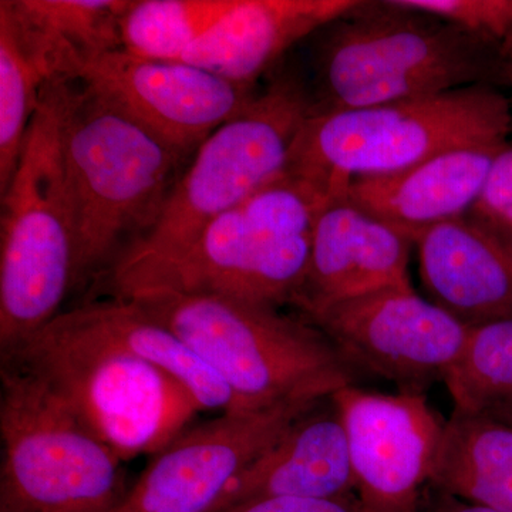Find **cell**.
<instances>
[{
    "mask_svg": "<svg viewBox=\"0 0 512 512\" xmlns=\"http://www.w3.org/2000/svg\"><path fill=\"white\" fill-rule=\"evenodd\" d=\"M218 512H367L356 494L342 498H259Z\"/></svg>",
    "mask_w": 512,
    "mask_h": 512,
    "instance_id": "obj_27",
    "label": "cell"
},
{
    "mask_svg": "<svg viewBox=\"0 0 512 512\" xmlns=\"http://www.w3.org/2000/svg\"><path fill=\"white\" fill-rule=\"evenodd\" d=\"M471 217L512 242V143L495 158Z\"/></svg>",
    "mask_w": 512,
    "mask_h": 512,
    "instance_id": "obj_26",
    "label": "cell"
},
{
    "mask_svg": "<svg viewBox=\"0 0 512 512\" xmlns=\"http://www.w3.org/2000/svg\"><path fill=\"white\" fill-rule=\"evenodd\" d=\"M483 412L491 414V416L497 417V419L503 420L512 426V400L511 402L494 404Z\"/></svg>",
    "mask_w": 512,
    "mask_h": 512,
    "instance_id": "obj_29",
    "label": "cell"
},
{
    "mask_svg": "<svg viewBox=\"0 0 512 512\" xmlns=\"http://www.w3.org/2000/svg\"><path fill=\"white\" fill-rule=\"evenodd\" d=\"M359 0H235L183 62L247 86L286 52L359 5Z\"/></svg>",
    "mask_w": 512,
    "mask_h": 512,
    "instance_id": "obj_17",
    "label": "cell"
},
{
    "mask_svg": "<svg viewBox=\"0 0 512 512\" xmlns=\"http://www.w3.org/2000/svg\"><path fill=\"white\" fill-rule=\"evenodd\" d=\"M348 439L356 495L367 512H419L446 420L424 392L332 394Z\"/></svg>",
    "mask_w": 512,
    "mask_h": 512,
    "instance_id": "obj_12",
    "label": "cell"
},
{
    "mask_svg": "<svg viewBox=\"0 0 512 512\" xmlns=\"http://www.w3.org/2000/svg\"><path fill=\"white\" fill-rule=\"evenodd\" d=\"M454 409L483 412L512 400V319L468 330L466 346L448 373Z\"/></svg>",
    "mask_w": 512,
    "mask_h": 512,
    "instance_id": "obj_24",
    "label": "cell"
},
{
    "mask_svg": "<svg viewBox=\"0 0 512 512\" xmlns=\"http://www.w3.org/2000/svg\"><path fill=\"white\" fill-rule=\"evenodd\" d=\"M63 160L76 245L74 291L99 284L150 232L191 160L80 82L67 89Z\"/></svg>",
    "mask_w": 512,
    "mask_h": 512,
    "instance_id": "obj_2",
    "label": "cell"
},
{
    "mask_svg": "<svg viewBox=\"0 0 512 512\" xmlns=\"http://www.w3.org/2000/svg\"><path fill=\"white\" fill-rule=\"evenodd\" d=\"M320 400L220 413L188 427L154 456L109 512H214L232 483Z\"/></svg>",
    "mask_w": 512,
    "mask_h": 512,
    "instance_id": "obj_11",
    "label": "cell"
},
{
    "mask_svg": "<svg viewBox=\"0 0 512 512\" xmlns=\"http://www.w3.org/2000/svg\"><path fill=\"white\" fill-rule=\"evenodd\" d=\"M70 83L45 84L18 168L2 194L0 356L45 329L73 291L76 245L63 160Z\"/></svg>",
    "mask_w": 512,
    "mask_h": 512,
    "instance_id": "obj_5",
    "label": "cell"
},
{
    "mask_svg": "<svg viewBox=\"0 0 512 512\" xmlns=\"http://www.w3.org/2000/svg\"><path fill=\"white\" fill-rule=\"evenodd\" d=\"M312 114L308 79L295 67L276 70L247 111L205 140L156 225L101 278L110 296L124 298L173 264L211 222L284 173L296 136Z\"/></svg>",
    "mask_w": 512,
    "mask_h": 512,
    "instance_id": "obj_3",
    "label": "cell"
},
{
    "mask_svg": "<svg viewBox=\"0 0 512 512\" xmlns=\"http://www.w3.org/2000/svg\"><path fill=\"white\" fill-rule=\"evenodd\" d=\"M130 0H2L23 49L46 83L79 82L101 57L123 50Z\"/></svg>",
    "mask_w": 512,
    "mask_h": 512,
    "instance_id": "obj_19",
    "label": "cell"
},
{
    "mask_svg": "<svg viewBox=\"0 0 512 512\" xmlns=\"http://www.w3.org/2000/svg\"><path fill=\"white\" fill-rule=\"evenodd\" d=\"M0 512H109L123 463L42 376L0 360Z\"/></svg>",
    "mask_w": 512,
    "mask_h": 512,
    "instance_id": "obj_8",
    "label": "cell"
},
{
    "mask_svg": "<svg viewBox=\"0 0 512 512\" xmlns=\"http://www.w3.org/2000/svg\"><path fill=\"white\" fill-rule=\"evenodd\" d=\"M505 146L458 148L396 173L353 178L343 197L416 245L427 229L470 214Z\"/></svg>",
    "mask_w": 512,
    "mask_h": 512,
    "instance_id": "obj_16",
    "label": "cell"
},
{
    "mask_svg": "<svg viewBox=\"0 0 512 512\" xmlns=\"http://www.w3.org/2000/svg\"><path fill=\"white\" fill-rule=\"evenodd\" d=\"M313 114L505 83L493 46L419 10L360 2L311 37Z\"/></svg>",
    "mask_w": 512,
    "mask_h": 512,
    "instance_id": "obj_1",
    "label": "cell"
},
{
    "mask_svg": "<svg viewBox=\"0 0 512 512\" xmlns=\"http://www.w3.org/2000/svg\"><path fill=\"white\" fill-rule=\"evenodd\" d=\"M303 319L332 342L355 372L383 377L412 392L446 380L470 330L413 286L366 293Z\"/></svg>",
    "mask_w": 512,
    "mask_h": 512,
    "instance_id": "obj_10",
    "label": "cell"
},
{
    "mask_svg": "<svg viewBox=\"0 0 512 512\" xmlns=\"http://www.w3.org/2000/svg\"><path fill=\"white\" fill-rule=\"evenodd\" d=\"M511 103L478 84L365 109L312 114L296 136L286 170L343 197L353 178L396 173L447 151L504 146Z\"/></svg>",
    "mask_w": 512,
    "mask_h": 512,
    "instance_id": "obj_6",
    "label": "cell"
},
{
    "mask_svg": "<svg viewBox=\"0 0 512 512\" xmlns=\"http://www.w3.org/2000/svg\"><path fill=\"white\" fill-rule=\"evenodd\" d=\"M413 242L356 207L333 198L313 228L305 281L293 305L303 318L366 293L412 286L409 276Z\"/></svg>",
    "mask_w": 512,
    "mask_h": 512,
    "instance_id": "obj_14",
    "label": "cell"
},
{
    "mask_svg": "<svg viewBox=\"0 0 512 512\" xmlns=\"http://www.w3.org/2000/svg\"><path fill=\"white\" fill-rule=\"evenodd\" d=\"M332 200L325 185L285 170L211 222L181 258L124 298L173 291L278 309L293 305L305 281L313 228Z\"/></svg>",
    "mask_w": 512,
    "mask_h": 512,
    "instance_id": "obj_7",
    "label": "cell"
},
{
    "mask_svg": "<svg viewBox=\"0 0 512 512\" xmlns=\"http://www.w3.org/2000/svg\"><path fill=\"white\" fill-rule=\"evenodd\" d=\"M45 84L8 16L0 12V194L18 168Z\"/></svg>",
    "mask_w": 512,
    "mask_h": 512,
    "instance_id": "obj_23",
    "label": "cell"
},
{
    "mask_svg": "<svg viewBox=\"0 0 512 512\" xmlns=\"http://www.w3.org/2000/svg\"><path fill=\"white\" fill-rule=\"evenodd\" d=\"M427 299L467 328L512 319V242L470 214L416 241Z\"/></svg>",
    "mask_w": 512,
    "mask_h": 512,
    "instance_id": "obj_15",
    "label": "cell"
},
{
    "mask_svg": "<svg viewBox=\"0 0 512 512\" xmlns=\"http://www.w3.org/2000/svg\"><path fill=\"white\" fill-rule=\"evenodd\" d=\"M77 329L141 357L177 380L201 412H244L227 384L190 346L130 299H101L62 312Z\"/></svg>",
    "mask_w": 512,
    "mask_h": 512,
    "instance_id": "obj_20",
    "label": "cell"
},
{
    "mask_svg": "<svg viewBox=\"0 0 512 512\" xmlns=\"http://www.w3.org/2000/svg\"><path fill=\"white\" fill-rule=\"evenodd\" d=\"M419 512H495L480 505L467 503L460 498L427 485L421 498Z\"/></svg>",
    "mask_w": 512,
    "mask_h": 512,
    "instance_id": "obj_28",
    "label": "cell"
},
{
    "mask_svg": "<svg viewBox=\"0 0 512 512\" xmlns=\"http://www.w3.org/2000/svg\"><path fill=\"white\" fill-rule=\"evenodd\" d=\"M356 494L348 439L332 396L298 417L232 483L214 512L259 498Z\"/></svg>",
    "mask_w": 512,
    "mask_h": 512,
    "instance_id": "obj_18",
    "label": "cell"
},
{
    "mask_svg": "<svg viewBox=\"0 0 512 512\" xmlns=\"http://www.w3.org/2000/svg\"><path fill=\"white\" fill-rule=\"evenodd\" d=\"M404 9L430 13L466 29L501 57L512 47V0H392Z\"/></svg>",
    "mask_w": 512,
    "mask_h": 512,
    "instance_id": "obj_25",
    "label": "cell"
},
{
    "mask_svg": "<svg viewBox=\"0 0 512 512\" xmlns=\"http://www.w3.org/2000/svg\"><path fill=\"white\" fill-rule=\"evenodd\" d=\"M235 0H130L121 23L124 52L150 60H181L214 28Z\"/></svg>",
    "mask_w": 512,
    "mask_h": 512,
    "instance_id": "obj_22",
    "label": "cell"
},
{
    "mask_svg": "<svg viewBox=\"0 0 512 512\" xmlns=\"http://www.w3.org/2000/svg\"><path fill=\"white\" fill-rule=\"evenodd\" d=\"M431 487L495 512H512V426L454 409L444 424Z\"/></svg>",
    "mask_w": 512,
    "mask_h": 512,
    "instance_id": "obj_21",
    "label": "cell"
},
{
    "mask_svg": "<svg viewBox=\"0 0 512 512\" xmlns=\"http://www.w3.org/2000/svg\"><path fill=\"white\" fill-rule=\"evenodd\" d=\"M173 330L227 384L244 412L320 400L356 382V372L306 319L228 296L146 291L128 296Z\"/></svg>",
    "mask_w": 512,
    "mask_h": 512,
    "instance_id": "obj_4",
    "label": "cell"
},
{
    "mask_svg": "<svg viewBox=\"0 0 512 512\" xmlns=\"http://www.w3.org/2000/svg\"><path fill=\"white\" fill-rule=\"evenodd\" d=\"M79 82L190 160L259 93L183 60L143 59L124 50L101 57Z\"/></svg>",
    "mask_w": 512,
    "mask_h": 512,
    "instance_id": "obj_13",
    "label": "cell"
},
{
    "mask_svg": "<svg viewBox=\"0 0 512 512\" xmlns=\"http://www.w3.org/2000/svg\"><path fill=\"white\" fill-rule=\"evenodd\" d=\"M505 83L512 86V47L503 55Z\"/></svg>",
    "mask_w": 512,
    "mask_h": 512,
    "instance_id": "obj_30",
    "label": "cell"
},
{
    "mask_svg": "<svg viewBox=\"0 0 512 512\" xmlns=\"http://www.w3.org/2000/svg\"><path fill=\"white\" fill-rule=\"evenodd\" d=\"M0 360H13L42 376L123 461L156 456L201 412L173 377L87 335L62 313Z\"/></svg>",
    "mask_w": 512,
    "mask_h": 512,
    "instance_id": "obj_9",
    "label": "cell"
}]
</instances>
